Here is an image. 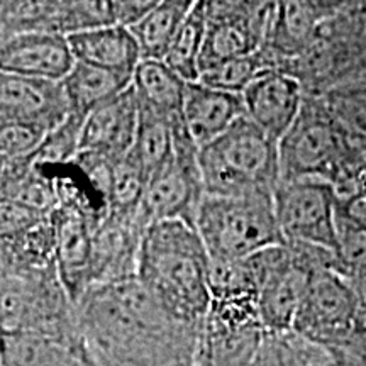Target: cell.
I'll return each instance as SVG.
<instances>
[{
	"label": "cell",
	"instance_id": "cell-1",
	"mask_svg": "<svg viewBox=\"0 0 366 366\" xmlns=\"http://www.w3.org/2000/svg\"><path fill=\"white\" fill-rule=\"evenodd\" d=\"M75 310L99 366H195L202 326L175 317L137 278L92 288Z\"/></svg>",
	"mask_w": 366,
	"mask_h": 366
},
{
	"label": "cell",
	"instance_id": "cell-2",
	"mask_svg": "<svg viewBox=\"0 0 366 366\" xmlns=\"http://www.w3.org/2000/svg\"><path fill=\"white\" fill-rule=\"evenodd\" d=\"M210 256L195 227L151 224L141 244L137 280L183 322L202 326L210 309Z\"/></svg>",
	"mask_w": 366,
	"mask_h": 366
},
{
	"label": "cell",
	"instance_id": "cell-3",
	"mask_svg": "<svg viewBox=\"0 0 366 366\" xmlns=\"http://www.w3.org/2000/svg\"><path fill=\"white\" fill-rule=\"evenodd\" d=\"M282 182L315 178L345 190L366 164V151L347 137L317 95H307L280 144Z\"/></svg>",
	"mask_w": 366,
	"mask_h": 366
},
{
	"label": "cell",
	"instance_id": "cell-4",
	"mask_svg": "<svg viewBox=\"0 0 366 366\" xmlns=\"http://www.w3.org/2000/svg\"><path fill=\"white\" fill-rule=\"evenodd\" d=\"M248 117H241L216 141L200 148L205 195L273 197L280 185V149Z\"/></svg>",
	"mask_w": 366,
	"mask_h": 366
},
{
	"label": "cell",
	"instance_id": "cell-5",
	"mask_svg": "<svg viewBox=\"0 0 366 366\" xmlns=\"http://www.w3.org/2000/svg\"><path fill=\"white\" fill-rule=\"evenodd\" d=\"M282 71L299 80L305 94L317 97L366 75V2H341L312 44Z\"/></svg>",
	"mask_w": 366,
	"mask_h": 366
},
{
	"label": "cell",
	"instance_id": "cell-6",
	"mask_svg": "<svg viewBox=\"0 0 366 366\" xmlns=\"http://www.w3.org/2000/svg\"><path fill=\"white\" fill-rule=\"evenodd\" d=\"M195 229L210 259L241 262L272 246L285 244L273 197L205 195Z\"/></svg>",
	"mask_w": 366,
	"mask_h": 366
},
{
	"label": "cell",
	"instance_id": "cell-7",
	"mask_svg": "<svg viewBox=\"0 0 366 366\" xmlns=\"http://www.w3.org/2000/svg\"><path fill=\"white\" fill-rule=\"evenodd\" d=\"M2 334L68 332L79 327L76 310L56 263L34 269H0Z\"/></svg>",
	"mask_w": 366,
	"mask_h": 366
},
{
	"label": "cell",
	"instance_id": "cell-8",
	"mask_svg": "<svg viewBox=\"0 0 366 366\" xmlns=\"http://www.w3.org/2000/svg\"><path fill=\"white\" fill-rule=\"evenodd\" d=\"M173 132L175 153L162 170L149 178L141 205V217L148 227L167 221L185 222L195 227L197 214L205 199L199 162L200 148L183 119L173 124Z\"/></svg>",
	"mask_w": 366,
	"mask_h": 366
},
{
	"label": "cell",
	"instance_id": "cell-9",
	"mask_svg": "<svg viewBox=\"0 0 366 366\" xmlns=\"http://www.w3.org/2000/svg\"><path fill=\"white\" fill-rule=\"evenodd\" d=\"M273 204L285 242L315 246L337 254L340 199L332 183L315 178L280 182Z\"/></svg>",
	"mask_w": 366,
	"mask_h": 366
},
{
	"label": "cell",
	"instance_id": "cell-10",
	"mask_svg": "<svg viewBox=\"0 0 366 366\" xmlns=\"http://www.w3.org/2000/svg\"><path fill=\"white\" fill-rule=\"evenodd\" d=\"M267 334L258 302H212L200 327L195 366H251Z\"/></svg>",
	"mask_w": 366,
	"mask_h": 366
},
{
	"label": "cell",
	"instance_id": "cell-11",
	"mask_svg": "<svg viewBox=\"0 0 366 366\" xmlns=\"http://www.w3.org/2000/svg\"><path fill=\"white\" fill-rule=\"evenodd\" d=\"M207 33L200 71L229 59L248 56L263 48L277 2H207Z\"/></svg>",
	"mask_w": 366,
	"mask_h": 366
},
{
	"label": "cell",
	"instance_id": "cell-12",
	"mask_svg": "<svg viewBox=\"0 0 366 366\" xmlns=\"http://www.w3.org/2000/svg\"><path fill=\"white\" fill-rule=\"evenodd\" d=\"M363 322L360 300L340 269L315 273L294 320L297 336L310 341H345Z\"/></svg>",
	"mask_w": 366,
	"mask_h": 366
},
{
	"label": "cell",
	"instance_id": "cell-13",
	"mask_svg": "<svg viewBox=\"0 0 366 366\" xmlns=\"http://www.w3.org/2000/svg\"><path fill=\"white\" fill-rule=\"evenodd\" d=\"M146 226L141 212L137 216H119L109 212L95 229L92 241L90 290L137 278L141 244Z\"/></svg>",
	"mask_w": 366,
	"mask_h": 366
},
{
	"label": "cell",
	"instance_id": "cell-14",
	"mask_svg": "<svg viewBox=\"0 0 366 366\" xmlns=\"http://www.w3.org/2000/svg\"><path fill=\"white\" fill-rule=\"evenodd\" d=\"M71 114L61 81L0 75V124L26 122L53 131Z\"/></svg>",
	"mask_w": 366,
	"mask_h": 366
},
{
	"label": "cell",
	"instance_id": "cell-15",
	"mask_svg": "<svg viewBox=\"0 0 366 366\" xmlns=\"http://www.w3.org/2000/svg\"><path fill=\"white\" fill-rule=\"evenodd\" d=\"M304 86L282 70H268L242 92L246 117L280 143L305 102Z\"/></svg>",
	"mask_w": 366,
	"mask_h": 366
},
{
	"label": "cell",
	"instance_id": "cell-16",
	"mask_svg": "<svg viewBox=\"0 0 366 366\" xmlns=\"http://www.w3.org/2000/svg\"><path fill=\"white\" fill-rule=\"evenodd\" d=\"M75 63L63 34L27 33L0 43V73L63 81Z\"/></svg>",
	"mask_w": 366,
	"mask_h": 366
},
{
	"label": "cell",
	"instance_id": "cell-17",
	"mask_svg": "<svg viewBox=\"0 0 366 366\" xmlns=\"http://www.w3.org/2000/svg\"><path fill=\"white\" fill-rule=\"evenodd\" d=\"M56 236V267L73 305L90 290L92 241L97 226L85 212L59 205L51 214Z\"/></svg>",
	"mask_w": 366,
	"mask_h": 366
},
{
	"label": "cell",
	"instance_id": "cell-18",
	"mask_svg": "<svg viewBox=\"0 0 366 366\" xmlns=\"http://www.w3.org/2000/svg\"><path fill=\"white\" fill-rule=\"evenodd\" d=\"M139 100L134 86H129L119 97L104 104L85 119L81 131L80 153L97 154L111 162H119L129 154L134 146Z\"/></svg>",
	"mask_w": 366,
	"mask_h": 366
},
{
	"label": "cell",
	"instance_id": "cell-19",
	"mask_svg": "<svg viewBox=\"0 0 366 366\" xmlns=\"http://www.w3.org/2000/svg\"><path fill=\"white\" fill-rule=\"evenodd\" d=\"M341 2H277L272 27L263 51L277 70L299 58L312 44L320 26Z\"/></svg>",
	"mask_w": 366,
	"mask_h": 366
},
{
	"label": "cell",
	"instance_id": "cell-20",
	"mask_svg": "<svg viewBox=\"0 0 366 366\" xmlns=\"http://www.w3.org/2000/svg\"><path fill=\"white\" fill-rule=\"evenodd\" d=\"M244 116L242 95L212 89L199 80L187 85L183 121L199 148L216 141Z\"/></svg>",
	"mask_w": 366,
	"mask_h": 366
},
{
	"label": "cell",
	"instance_id": "cell-21",
	"mask_svg": "<svg viewBox=\"0 0 366 366\" xmlns=\"http://www.w3.org/2000/svg\"><path fill=\"white\" fill-rule=\"evenodd\" d=\"M76 61L134 76L143 61L139 44L126 26H109L68 36Z\"/></svg>",
	"mask_w": 366,
	"mask_h": 366
},
{
	"label": "cell",
	"instance_id": "cell-22",
	"mask_svg": "<svg viewBox=\"0 0 366 366\" xmlns=\"http://www.w3.org/2000/svg\"><path fill=\"white\" fill-rule=\"evenodd\" d=\"M187 85L189 81L158 59H143L132 76L137 100L170 122L183 119Z\"/></svg>",
	"mask_w": 366,
	"mask_h": 366
},
{
	"label": "cell",
	"instance_id": "cell-23",
	"mask_svg": "<svg viewBox=\"0 0 366 366\" xmlns=\"http://www.w3.org/2000/svg\"><path fill=\"white\" fill-rule=\"evenodd\" d=\"M71 114L86 119L104 104L111 102L132 85V76L76 61L61 81Z\"/></svg>",
	"mask_w": 366,
	"mask_h": 366
},
{
	"label": "cell",
	"instance_id": "cell-24",
	"mask_svg": "<svg viewBox=\"0 0 366 366\" xmlns=\"http://www.w3.org/2000/svg\"><path fill=\"white\" fill-rule=\"evenodd\" d=\"M195 0H164L158 2L141 21L131 26L143 59L164 61L173 39L194 7Z\"/></svg>",
	"mask_w": 366,
	"mask_h": 366
},
{
	"label": "cell",
	"instance_id": "cell-25",
	"mask_svg": "<svg viewBox=\"0 0 366 366\" xmlns=\"http://www.w3.org/2000/svg\"><path fill=\"white\" fill-rule=\"evenodd\" d=\"M0 269H34L56 263V236L51 217L21 234L0 239Z\"/></svg>",
	"mask_w": 366,
	"mask_h": 366
},
{
	"label": "cell",
	"instance_id": "cell-26",
	"mask_svg": "<svg viewBox=\"0 0 366 366\" xmlns=\"http://www.w3.org/2000/svg\"><path fill=\"white\" fill-rule=\"evenodd\" d=\"M168 119L139 102V122L131 153L148 175V180L170 162L175 153V132Z\"/></svg>",
	"mask_w": 366,
	"mask_h": 366
},
{
	"label": "cell",
	"instance_id": "cell-27",
	"mask_svg": "<svg viewBox=\"0 0 366 366\" xmlns=\"http://www.w3.org/2000/svg\"><path fill=\"white\" fill-rule=\"evenodd\" d=\"M63 2L4 0L0 4V43L27 33L61 34Z\"/></svg>",
	"mask_w": 366,
	"mask_h": 366
},
{
	"label": "cell",
	"instance_id": "cell-28",
	"mask_svg": "<svg viewBox=\"0 0 366 366\" xmlns=\"http://www.w3.org/2000/svg\"><path fill=\"white\" fill-rule=\"evenodd\" d=\"M205 33H207V7L205 0H199L192 7L189 17L182 24L177 38L173 39L170 51L164 58V63L183 80H199Z\"/></svg>",
	"mask_w": 366,
	"mask_h": 366
},
{
	"label": "cell",
	"instance_id": "cell-29",
	"mask_svg": "<svg viewBox=\"0 0 366 366\" xmlns=\"http://www.w3.org/2000/svg\"><path fill=\"white\" fill-rule=\"evenodd\" d=\"M320 97L347 137L366 151V75L346 81Z\"/></svg>",
	"mask_w": 366,
	"mask_h": 366
},
{
	"label": "cell",
	"instance_id": "cell-30",
	"mask_svg": "<svg viewBox=\"0 0 366 366\" xmlns=\"http://www.w3.org/2000/svg\"><path fill=\"white\" fill-rule=\"evenodd\" d=\"M148 175L131 153L114 164L111 192H109V212L119 216H137L141 212Z\"/></svg>",
	"mask_w": 366,
	"mask_h": 366
},
{
	"label": "cell",
	"instance_id": "cell-31",
	"mask_svg": "<svg viewBox=\"0 0 366 366\" xmlns=\"http://www.w3.org/2000/svg\"><path fill=\"white\" fill-rule=\"evenodd\" d=\"M268 70H277V68L272 59L267 56V53L259 49L248 56L229 59V61L219 63L216 66L200 71L199 81L212 86V89L242 95V92L248 89L262 73Z\"/></svg>",
	"mask_w": 366,
	"mask_h": 366
},
{
	"label": "cell",
	"instance_id": "cell-32",
	"mask_svg": "<svg viewBox=\"0 0 366 366\" xmlns=\"http://www.w3.org/2000/svg\"><path fill=\"white\" fill-rule=\"evenodd\" d=\"M84 124V117L70 114L65 122L46 134L43 144L31 157V162L38 167H59L75 162L80 154Z\"/></svg>",
	"mask_w": 366,
	"mask_h": 366
},
{
	"label": "cell",
	"instance_id": "cell-33",
	"mask_svg": "<svg viewBox=\"0 0 366 366\" xmlns=\"http://www.w3.org/2000/svg\"><path fill=\"white\" fill-rule=\"evenodd\" d=\"M49 131L26 122H6L0 124V157L2 162L31 159L43 144Z\"/></svg>",
	"mask_w": 366,
	"mask_h": 366
},
{
	"label": "cell",
	"instance_id": "cell-34",
	"mask_svg": "<svg viewBox=\"0 0 366 366\" xmlns=\"http://www.w3.org/2000/svg\"><path fill=\"white\" fill-rule=\"evenodd\" d=\"M0 237H12L27 231V229L38 226L39 222L46 221L51 216H44V214L36 212V210L26 207L12 200H2L0 204Z\"/></svg>",
	"mask_w": 366,
	"mask_h": 366
}]
</instances>
